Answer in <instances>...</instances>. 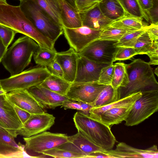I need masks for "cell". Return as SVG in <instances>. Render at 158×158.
I'll use <instances>...</instances> for the list:
<instances>
[{"label": "cell", "instance_id": "obj_1", "mask_svg": "<svg viewBox=\"0 0 158 158\" xmlns=\"http://www.w3.org/2000/svg\"><path fill=\"white\" fill-rule=\"evenodd\" d=\"M0 24L16 33L23 34L34 40L40 47L54 49V44L43 35L27 18L19 6H13L0 1Z\"/></svg>", "mask_w": 158, "mask_h": 158}, {"label": "cell", "instance_id": "obj_2", "mask_svg": "<svg viewBox=\"0 0 158 158\" xmlns=\"http://www.w3.org/2000/svg\"><path fill=\"white\" fill-rule=\"evenodd\" d=\"M126 65L129 82L126 86L118 89V100L139 92L158 90V83L148 62L137 59Z\"/></svg>", "mask_w": 158, "mask_h": 158}, {"label": "cell", "instance_id": "obj_3", "mask_svg": "<svg viewBox=\"0 0 158 158\" xmlns=\"http://www.w3.org/2000/svg\"><path fill=\"white\" fill-rule=\"evenodd\" d=\"M39 47L31 37L25 35L21 37L7 49L2 63L10 76L18 74L30 64L32 56Z\"/></svg>", "mask_w": 158, "mask_h": 158}, {"label": "cell", "instance_id": "obj_4", "mask_svg": "<svg viewBox=\"0 0 158 158\" xmlns=\"http://www.w3.org/2000/svg\"><path fill=\"white\" fill-rule=\"evenodd\" d=\"M73 118L78 132L104 150L112 149L116 140L110 127L82 112H76Z\"/></svg>", "mask_w": 158, "mask_h": 158}, {"label": "cell", "instance_id": "obj_5", "mask_svg": "<svg viewBox=\"0 0 158 158\" xmlns=\"http://www.w3.org/2000/svg\"><path fill=\"white\" fill-rule=\"evenodd\" d=\"M19 6L36 29L55 44L63 33V27L54 22L34 0L21 1Z\"/></svg>", "mask_w": 158, "mask_h": 158}, {"label": "cell", "instance_id": "obj_6", "mask_svg": "<svg viewBox=\"0 0 158 158\" xmlns=\"http://www.w3.org/2000/svg\"><path fill=\"white\" fill-rule=\"evenodd\" d=\"M51 74L46 67L36 66L7 78L0 80V84L3 90L6 93L16 90L27 89L40 85Z\"/></svg>", "mask_w": 158, "mask_h": 158}, {"label": "cell", "instance_id": "obj_7", "mask_svg": "<svg viewBox=\"0 0 158 158\" xmlns=\"http://www.w3.org/2000/svg\"><path fill=\"white\" fill-rule=\"evenodd\" d=\"M141 93V96L134 103L124 120L126 126L137 125L158 110V90Z\"/></svg>", "mask_w": 158, "mask_h": 158}, {"label": "cell", "instance_id": "obj_8", "mask_svg": "<svg viewBox=\"0 0 158 158\" xmlns=\"http://www.w3.org/2000/svg\"><path fill=\"white\" fill-rule=\"evenodd\" d=\"M24 149L42 154L46 151L58 147L68 141V136L62 133L45 131L29 137H23Z\"/></svg>", "mask_w": 158, "mask_h": 158}, {"label": "cell", "instance_id": "obj_9", "mask_svg": "<svg viewBox=\"0 0 158 158\" xmlns=\"http://www.w3.org/2000/svg\"><path fill=\"white\" fill-rule=\"evenodd\" d=\"M117 42L97 39L89 44L78 54L97 63L110 64L114 62V56L118 48L114 45Z\"/></svg>", "mask_w": 158, "mask_h": 158}, {"label": "cell", "instance_id": "obj_10", "mask_svg": "<svg viewBox=\"0 0 158 158\" xmlns=\"http://www.w3.org/2000/svg\"><path fill=\"white\" fill-rule=\"evenodd\" d=\"M63 30L71 48L78 53L92 42L98 39L102 31L84 26L73 28L63 27Z\"/></svg>", "mask_w": 158, "mask_h": 158}, {"label": "cell", "instance_id": "obj_11", "mask_svg": "<svg viewBox=\"0 0 158 158\" xmlns=\"http://www.w3.org/2000/svg\"><path fill=\"white\" fill-rule=\"evenodd\" d=\"M106 86L99 84L97 81L73 82L66 96L72 100L92 105L100 93Z\"/></svg>", "mask_w": 158, "mask_h": 158}, {"label": "cell", "instance_id": "obj_12", "mask_svg": "<svg viewBox=\"0 0 158 158\" xmlns=\"http://www.w3.org/2000/svg\"><path fill=\"white\" fill-rule=\"evenodd\" d=\"M55 118L48 113L31 114L28 119L17 132V135L29 137L45 131L54 124Z\"/></svg>", "mask_w": 158, "mask_h": 158}, {"label": "cell", "instance_id": "obj_13", "mask_svg": "<svg viewBox=\"0 0 158 158\" xmlns=\"http://www.w3.org/2000/svg\"><path fill=\"white\" fill-rule=\"evenodd\" d=\"M5 94L0 95V126L15 138L23 124Z\"/></svg>", "mask_w": 158, "mask_h": 158}, {"label": "cell", "instance_id": "obj_14", "mask_svg": "<svg viewBox=\"0 0 158 158\" xmlns=\"http://www.w3.org/2000/svg\"><path fill=\"white\" fill-rule=\"evenodd\" d=\"M109 64L97 63L79 55L76 76L73 82L98 81L102 69Z\"/></svg>", "mask_w": 158, "mask_h": 158}, {"label": "cell", "instance_id": "obj_15", "mask_svg": "<svg viewBox=\"0 0 158 158\" xmlns=\"http://www.w3.org/2000/svg\"><path fill=\"white\" fill-rule=\"evenodd\" d=\"M5 96L10 102L31 114L45 112L44 108L27 89L13 91L7 93Z\"/></svg>", "mask_w": 158, "mask_h": 158}, {"label": "cell", "instance_id": "obj_16", "mask_svg": "<svg viewBox=\"0 0 158 158\" xmlns=\"http://www.w3.org/2000/svg\"><path fill=\"white\" fill-rule=\"evenodd\" d=\"M110 158H157L158 151L156 145L145 149L133 147L124 142L118 144L115 149L104 152Z\"/></svg>", "mask_w": 158, "mask_h": 158}, {"label": "cell", "instance_id": "obj_17", "mask_svg": "<svg viewBox=\"0 0 158 158\" xmlns=\"http://www.w3.org/2000/svg\"><path fill=\"white\" fill-rule=\"evenodd\" d=\"M14 138L6 131L0 128V158H36L27 154L24 145L17 144Z\"/></svg>", "mask_w": 158, "mask_h": 158}, {"label": "cell", "instance_id": "obj_18", "mask_svg": "<svg viewBox=\"0 0 158 158\" xmlns=\"http://www.w3.org/2000/svg\"><path fill=\"white\" fill-rule=\"evenodd\" d=\"M27 89L44 108L54 109L61 106L64 102L70 100L66 96L56 93L40 85Z\"/></svg>", "mask_w": 158, "mask_h": 158}, {"label": "cell", "instance_id": "obj_19", "mask_svg": "<svg viewBox=\"0 0 158 158\" xmlns=\"http://www.w3.org/2000/svg\"><path fill=\"white\" fill-rule=\"evenodd\" d=\"M58 147L81 154L85 158L96 152L106 151L98 147L78 132L68 136V141Z\"/></svg>", "mask_w": 158, "mask_h": 158}, {"label": "cell", "instance_id": "obj_20", "mask_svg": "<svg viewBox=\"0 0 158 158\" xmlns=\"http://www.w3.org/2000/svg\"><path fill=\"white\" fill-rule=\"evenodd\" d=\"M79 57V54L71 48L65 51L57 52L56 55L55 60L62 69L64 78L71 83L75 78Z\"/></svg>", "mask_w": 158, "mask_h": 158}, {"label": "cell", "instance_id": "obj_21", "mask_svg": "<svg viewBox=\"0 0 158 158\" xmlns=\"http://www.w3.org/2000/svg\"><path fill=\"white\" fill-rule=\"evenodd\" d=\"M80 15L82 26L96 30H102L113 21L102 13L98 5L90 10L80 14Z\"/></svg>", "mask_w": 158, "mask_h": 158}, {"label": "cell", "instance_id": "obj_22", "mask_svg": "<svg viewBox=\"0 0 158 158\" xmlns=\"http://www.w3.org/2000/svg\"><path fill=\"white\" fill-rule=\"evenodd\" d=\"M60 8L63 27L76 28L82 26L80 14L65 0H57Z\"/></svg>", "mask_w": 158, "mask_h": 158}, {"label": "cell", "instance_id": "obj_23", "mask_svg": "<svg viewBox=\"0 0 158 158\" xmlns=\"http://www.w3.org/2000/svg\"><path fill=\"white\" fill-rule=\"evenodd\" d=\"M133 104L118 106L107 110L101 115L99 122L109 127L122 123L126 118Z\"/></svg>", "mask_w": 158, "mask_h": 158}, {"label": "cell", "instance_id": "obj_24", "mask_svg": "<svg viewBox=\"0 0 158 158\" xmlns=\"http://www.w3.org/2000/svg\"><path fill=\"white\" fill-rule=\"evenodd\" d=\"M141 95V92H138L106 105L99 107L92 108L89 112V117L94 120L99 121L101 115L107 110L118 106L133 104Z\"/></svg>", "mask_w": 158, "mask_h": 158}, {"label": "cell", "instance_id": "obj_25", "mask_svg": "<svg viewBox=\"0 0 158 158\" xmlns=\"http://www.w3.org/2000/svg\"><path fill=\"white\" fill-rule=\"evenodd\" d=\"M143 20L142 19L125 15L113 21L108 26L133 31L140 29L147 26L145 25Z\"/></svg>", "mask_w": 158, "mask_h": 158}, {"label": "cell", "instance_id": "obj_26", "mask_svg": "<svg viewBox=\"0 0 158 158\" xmlns=\"http://www.w3.org/2000/svg\"><path fill=\"white\" fill-rule=\"evenodd\" d=\"M98 6L102 13L113 21L126 15L118 0H103Z\"/></svg>", "mask_w": 158, "mask_h": 158}, {"label": "cell", "instance_id": "obj_27", "mask_svg": "<svg viewBox=\"0 0 158 158\" xmlns=\"http://www.w3.org/2000/svg\"><path fill=\"white\" fill-rule=\"evenodd\" d=\"M71 83L63 78L51 74L39 85L59 94L66 96Z\"/></svg>", "mask_w": 158, "mask_h": 158}, {"label": "cell", "instance_id": "obj_28", "mask_svg": "<svg viewBox=\"0 0 158 158\" xmlns=\"http://www.w3.org/2000/svg\"><path fill=\"white\" fill-rule=\"evenodd\" d=\"M111 85L115 89L126 86L129 82L126 64L117 62L114 64Z\"/></svg>", "mask_w": 158, "mask_h": 158}, {"label": "cell", "instance_id": "obj_29", "mask_svg": "<svg viewBox=\"0 0 158 158\" xmlns=\"http://www.w3.org/2000/svg\"><path fill=\"white\" fill-rule=\"evenodd\" d=\"M56 23L63 27L60 8L57 0H34Z\"/></svg>", "mask_w": 158, "mask_h": 158}, {"label": "cell", "instance_id": "obj_30", "mask_svg": "<svg viewBox=\"0 0 158 158\" xmlns=\"http://www.w3.org/2000/svg\"><path fill=\"white\" fill-rule=\"evenodd\" d=\"M127 15L149 22L148 17L143 9L139 0H118Z\"/></svg>", "mask_w": 158, "mask_h": 158}, {"label": "cell", "instance_id": "obj_31", "mask_svg": "<svg viewBox=\"0 0 158 158\" xmlns=\"http://www.w3.org/2000/svg\"><path fill=\"white\" fill-rule=\"evenodd\" d=\"M118 100V89L106 85L100 93L92 105L93 108L102 107Z\"/></svg>", "mask_w": 158, "mask_h": 158}, {"label": "cell", "instance_id": "obj_32", "mask_svg": "<svg viewBox=\"0 0 158 158\" xmlns=\"http://www.w3.org/2000/svg\"><path fill=\"white\" fill-rule=\"evenodd\" d=\"M57 52L55 48L39 47L33 56L34 61L39 66L46 67L55 60Z\"/></svg>", "mask_w": 158, "mask_h": 158}, {"label": "cell", "instance_id": "obj_33", "mask_svg": "<svg viewBox=\"0 0 158 158\" xmlns=\"http://www.w3.org/2000/svg\"><path fill=\"white\" fill-rule=\"evenodd\" d=\"M131 32L108 26L102 30L98 39L118 42L124 35Z\"/></svg>", "mask_w": 158, "mask_h": 158}, {"label": "cell", "instance_id": "obj_34", "mask_svg": "<svg viewBox=\"0 0 158 158\" xmlns=\"http://www.w3.org/2000/svg\"><path fill=\"white\" fill-rule=\"evenodd\" d=\"M146 26L140 29L126 34L116 43L114 45L119 47H134L139 37L146 31Z\"/></svg>", "mask_w": 158, "mask_h": 158}, {"label": "cell", "instance_id": "obj_35", "mask_svg": "<svg viewBox=\"0 0 158 158\" xmlns=\"http://www.w3.org/2000/svg\"><path fill=\"white\" fill-rule=\"evenodd\" d=\"M153 43L146 31L139 37L134 48L137 54H146L152 47Z\"/></svg>", "mask_w": 158, "mask_h": 158}, {"label": "cell", "instance_id": "obj_36", "mask_svg": "<svg viewBox=\"0 0 158 158\" xmlns=\"http://www.w3.org/2000/svg\"><path fill=\"white\" fill-rule=\"evenodd\" d=\"M42 154L49 157L58 158H83L84 156L81 154L68 150L56 148L43 152Z\"/></svg>", "mask_w": 158, "mask_h": 158}, {"label": "cell", "instance_id": "obj_37", "mask_svg": "<svg viewBox=\"0 0 158 158\" xmlns=\"http://www.w3.org/2000/svg\"><path fill=\"white\" fill-rule=\"evenodd\" d=\"M118 47L114 56L113 62L129 59L137 55L134 47Z\"/></svg>", "mask_w": 158, "mask_h": 158}, {"label": "cell", "instance_id": "obj_38", "mask_svg": "<svg viewBox=\"0 0 158 158\" xmlns=\"http://www.w3.org/2000/svg\"><path fill=\"white\" fill-rule=\"evenodd\" d=\"M114 69L113 63L103 68L100 72L98 83L106 85H110Z\"/></svg>", "mask_w": 158, "mask_h": 158}, {"label": "cell", "instance_id": "obj_39", "mask_svg": "<svg viewBox=\"0 0 158 158\" xmlns=\"http://www.w3.org/2000/svg\"><path fill=\"white\" fill-rule=\"evenodd\" d=\"M16 33L12 29L0 24V40L7 48L13 40Z\"/></svg>", "mask_w": 158, "mask_h": 158}, {"label": "cell", "instance_id": "obj_40", "mask_svg": "<svg viewBox=\"0 0 158 158\" xmlns=\"http://www.w3.org/2000/svg\"><path fill=\"white\" fill-rule=\"evenodd\" d=\"M96 0H75V7L80 14L85 13L93 9L99 4Z\"/></svg>", "mask_w": 158, "mask_h": 158}, {"label": "cell", "instance_id": "obj_41", "mask_svg": "<svg viewBox=\"0 0 158 158\" xmlns=\"http://www.w3.org/2000/svg\"><path fill=\"white\" fill-rule=\"evenodd\" d=\"M146 54L150 58V61L148 62L150 65H158V42L153 41L152 47Z\"/></svg>", "mask_w": 158, "mask_h": 158}, {"label": "cell", "instance_id": "obj_42", "mask_svg": "<svg viewBox=\"0 0 158 158\" xmlns=\"http://www.w3.org/2000/svg\"><path fill=\"white\" fill-rule=\"evenodd\" d=\"M153 5L147 12L151 23H158V0H153Z\"/></svg>", "mask_w": 158, "mask_h": 158}, {"label": "cell", "instance_id": "obj_43", "mask_svg": "<svg viewBox=\"0 0 158 158\" xmlns=\"http://www.w3.org/2000/svg\"><path fill=\"white\" fill-rule=\"evenodd\" d=\"M46 67L51 74L64 78L62 69L56 60Z\"/></svg>", "mask_w": 158, "mask_h": 158}, {"label": "cell", "instance_id": "obj_44", "mask_svg": "<svg viewBox=\"0 0 158 158\" xmlns=\"http://www.w3.org/2000/svg\"><path fill=\"white\" fill-rule=\"evenodd\" d=\"M9 102L13 107L21 122L23 124L28 119L31 114Z\"/></svg>", "mask_w": 158, "mask_h": 158}, {"label": "cell", "instance_id": "obj_45", "mask_svg": "<svg viewBox=\"0 0 158 158\" xmlns=\"http://www.w3.org/2000/svg\"><path fill=\"white\" fill-rule=\"evenodd\" d=\"M146 30L153 41L158 42V23H151L146 26Z\"/></svg>", "mask_w": 158, "mask_h": 158}, {"label": "cell", "instance_id": "obj_46", "mask_svg": "<svg viewBox=\"0 0 158 158\" xmlns=\"http://www.w3.org/2000/svg\"><path fill=\"white\" fill-rule=\"evenodd\" d=\"M65 110L67 109H75L81 111V105L78 102L71 99L64 102L61 106Z\"/></svg>", "mask_w": 158, "mask_h": 158}, {"label": "cell", "instance_id": "obj_47", "mask_svg": "<svg viewBox=\"0 0 158 158\" xmlns=\"http://www.w3.org/2000/svg\"><path fill=\"white\" fill-rule=\"evenodd\" d=\"M139 1L143 9L146 14L148 10L153 6V0H139Z\"/></svg>", "mask_w": 158, "mask_h": 158}, {"label": "cell", "instance_id": "obj_48", "mask_svg": "<svg viewBox=\"0 0 158 158\" xmlns=\"http://www.w3.org/2000/svg\"><path fill=\"white\" fill-rule=\"evenodd\" d=\"M82 109L81 112L86 115L89 116V112L93 107V105L89 103L81 101L78 102Z\"/></svg>", "mask_w": 158, "mask_h": 158}, {"label": "cell", "instance_id": "obj_49", "mask_svg": "<svg viewBox=\"0 0 158 158\" xmlns=\"http://www.w3.org/2000/svg\"><path fill=\"white\" fill-rule=\"evenodd\" d=\"M104 152H96L87 156L85 158H110Z\"/></svg>", "mask_w": 158, "mask_h": 158}, {"label": "cell", "instance_id": "obj_50", "mask_svg": "<svg viewBox=\"0 0 158 158\" xmlns=\"http://www.w3.org/2000/svg\"><path fill=\"white\" fill-rule=\"evenodd\" d=\"M7 48L5 47L1 41H0V62H1Z\"/></svg>", "mask_w": 158, "mask_h": 158}, {"label": "cell", "instance_id": "obj_51", "mask_svg": "<svg viewBox=\"0 0 158 158\" xmlns=\"http://www.w3.org/2000/svg\"><path fill=\"white\" fill-rule=\"evenodd\" d=\"M68 3H69L70 5L72 6L73 7L75 8V0H65Z\"/></svg>", "mask_w": 158, "mask_h": 158}, {"label": "cell", "instance_id": "obj_52", "mask_svg": "<svg viewBox=\"0 0 158 158\" xmlns=\"http://www.w3.org/2000/svg\"><path fill=\"white\" fill-rule=\"evenodd\" d=\"M7 93L3 90H0V95H2L5 94Z\"/></svg>", "mask_w": 158, "mask_h": 158}, {"label": "cell", "instance_id": "obj_53", "mask_svg": "<svg viewBox=\"0 0 158 158\" xmlns=\"http://www.w3.org/2000/svg\"><path fill=\"white\" fill-rule=\"evenodd\" d=\"M154 72H155V73L156 75L157 76H158V72L157 67L156 69H155Z\"/></svg>", "mask_w": 158, "mask_h": 158}, {"label": "cell", "instance_id": "obj_54", "mask_svg": "<svg viewBox=\"0 0 158 158\" xmlns=\"http://www.w3.org/2000/svg\"><path fill=\"white\" fill-rule=\"evenodd\" d=\"M0 1L4 2H6V0H0Z\"/></svg>", "mask_w": 158, "mask_h": 158}, {"label": "cell", "instance_id": "obj_55", "mask_svg": "<svg viewBox=\"0 0 158 158\" xmlns=\"http://www.w3.org/2000/svg\"><path fill=\"white\" fill-rule=\"evenodd\" d=\"M0 90H3L2 88V87H1V86L0 85Z\"/></svg>", "mask_w": 158, "mask_h": 158}, {"label": "cell", "instance_id": "obj_56", "mask_svg": "<svg viewBox=\"0 0 158 158\" xmlns=\"http://www.w3.org/2000/svg\"><path fill=\"white\" fill-rule=\"evenodd\" d=\"M0 128L5 130L3 128H2V127H1L0 126Z\"/></svg>", "mask_w": 158, "mask_h": 158}, {"label": "cell", "instance_id": "obj_57", "mask_svg": "<svg viewBox=\"0 0 158 158\" xmlns=\"http://www.w3.org/2000/svg\"><path fill=\"white\" fill-rule=\"evenodd\" d=\"M96 0L98 1L99 2H100L103 0Z\"/></svg>", "mask_w": 158, "mask_h": 158}, {"label": "cell", "instance_id": "obj_58", "mask_svg": "<svg viewBox=\"0 0 158 158\" xmlns=\"http://www.w3.org/2000/svg\"><path fill=\"white\" fill-rule=\"evenodd\" d=\"M19 0L21 2V1H23V0Z\"/></svg>", "mask_w": 158, "mask_h": 158}, {"label": "cell", "instance_id": "obj_59", "mask_svg": "<svg viewBox=\"0 0 158 158\" xmlns=\"http://www.w3.org/2000/svg\"><path fill=\"white\" fill-rule=\"evenodd\" d=\"M1 41V40H0V41Z\"/></svg>", "mask_w": 158, "mask_h": 158}]
</instances>
